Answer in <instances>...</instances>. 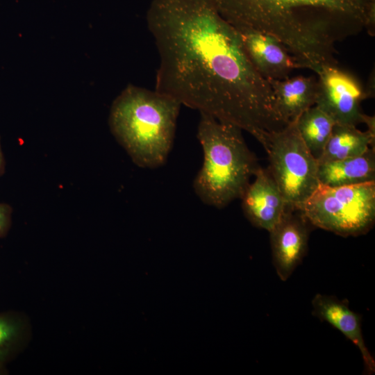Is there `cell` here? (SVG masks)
I'll return each mask as SVG.
<instances>
[{"instance_id": "d6986e66", "label": "cell", "mask_w": 375, "mask_h": 375, "mask_svg": "<svg viewBox=\"0 0 375 375\" xmlns=\"http://www.w3.org/2000/svg\"><path fill=\"white\" fill-rule=\"evenodd\" d=\"M3 372V365H0V374Z\"/></svg>"}, {"instance_id": "2e32d148", "label": "cell", "mask_w": 375, "mask_h": 375, "mask_svg": "<svg viewBox=\"0 0 375 375\" xmlns=\"http://www.w3.org/2000/svg\"><path fill=\"white\" fill-rule=\"evenodd\" d=\"M23 333L21 321L13 315H0V365L17 350Z\"/></svg>"}, {"instance_id": "5bb4252c", "label": "cell", "mask_w": 375, "mask_h": 375, "mask_svg": "<svg viewBox=\"0 0 375 375\" xmlns=\"http://www.w3.org/2000/svg\"><path fill=\"white\" fill-rule=\"evenodd\" d=\"M375 137L356 126L335 124L318 163L360 155L374 147Z\"/></svg>"}, {"instance_id": "8992f818", "label": "cell", "mask_w": 375, "mask_h": 375, "mask_svg": "<svg viewBox=\"0 0 375 375\" xmlns=\"http://www.w3.org/2000/svg\"><path fill=\"white\" fill-rule=\"evenodd\" d=\"M269 170L288 204L297 206L319 185L318 162L302 140L296 121L269 133L262 144Z\"/></svg>"}, {"instance_id": "8fae6325", "label": "cell", "mask_w": 375, "mask_h": 375, "mask_svg": "<svg viewBox=\"0 0 375 375\" xmlns=\"http://www.w3.org/2000/svg\"><path fill=\"white\" fill-rule=\"evenodd\" d=\"M312 315L340 331L357 346L367 372H375V361L364 341L360 316L352 310L347 301L321 294L312 300Z\"/></svg>"}, {"instance_id": "6da1fadb", "label": "cell", "mask_w": 375, "mask_h": 375, "mask_svg": "<svg viewBox=\"0 0 375 375\" xmlns=\"http://www.w3.org/2000/svg\"><path fill=\"white\" fill-rule=\"evenodd\" d=\"M147 23L159 55L155 90L240 127L261 144L286 126L269 83L214 0H151Z\"/></svg>"}, {"instance_id": "5b68a950", "label": "cell", "mask_w": 375, "mask_h": 375, "mask_svg": "<svg viewBox=\"0 0 375 375\" xmlns=\"http://www.w3.org/2000/svg\"><path fill=\"white\" fill-rule=\"evenodd\" d=\"M295 207L315 227L342 237L363 235L375 222V181L336 187L319 183Z\"/></svg>"}, {"instance_id": "e0dca14e", "label": "cell", "mask_w": 375, "mask_h": 375, "mask_svg": "<svg viewBox=\"0 0 375 375\" xmlns=\"http://www.w3.org/2000/svg\"><path fill=\"white\" fill-rule=\"evenodd\" d=\"M12 211L10 205L0 203V238L4 237L10 228Z\"/></svg>"}, {"instance_id": "7a4b0ae2", "label": "cell", "mask_w": 375, "mask_h": 375, "mask_svg": "<svg viewBox=\"0 0 375 375\" xmlns=\"http://www.w3.org/2000/svg\"><path fill=\"white\" fill-rule=\"evenodd\" d=\"M234 27L281 42L298 68L317 74L336 65L335 44L367 30L375 34V0H214Z\"/></svg>"}, {"instance_id": "7c38bea8", "label": "cell", "mask_w": 375, "mask_h": 375, "mask_svg": "<svg viewBox=\"0 0 375 375\" xmlns=\"http://www.w3.org/2000/svg\"><path fill=\"white\" fill-rule=\"evenodd\" d=\"M268 82L276 111L286 125L297 121L304 111L315 105L318 86L315 76H297Z\"/></svg>"}, {"instance_id": "52a82bcc", "label": "cell", "mask_w": 375, "mask_h": 375, "mask_svg": "<svg viewBox=\"0 0 375 375\" xmlns=\"http://www.w3.org/2000/svg\"><path fill=\"white\" fill-rule=\"evenodd\" d=\"M317 74L315 105L335 124L356 126L363 123L361 103L367 97L359 80L338 64L324 66Z\"/></svg>"}, {"instance_id": "277c9868", "label": "cell", "mask_w": 375, "mask_h": 375, "mask_svg": "<svg viewBox=\"0 0 375 375\" xmlns=\"http://www.w3.org/2000/svg\"><path fill=\"white\" fill-rule=\"evenodd\" d=\"M242 131L233 124L200 113L197 136L203 159L192 186L204 204L221 209L240 199L260 166Z\"/></svg>"}, {"instance_id": "3957f363", "label": "cell", "mask_w": 375, "mask_h": 375, "mask_svg": "<svg viewBox=\"0 0 375 375\" xmlns=\"http://www.w3.org/2000/svg\"><path fill=\"white\" fill-rule=\"evenodd\" d=\"M181 106L156 90L128 85L112 103L109 127L137 166L156 169L172 151Z\"/></svg>"}, {"instance_id": "30bf717a", "label": "cell", "mask_w": 375, "mask_h": 375, "mask_svg": "<svg viewBox=\"0 0 375 375\" xmlns=\"http://www.w3.org/2000/svg\"><path fill=\"white\" fill-rule=\"evenodd\" d=\"M235 28L249 60L265 79H284L298 68L294 58L275 38L249 28Z\"/></svg>"}, {"instance_id": "ba28073f", "label": "cell", "mask_w": 375, "mask_h": 375, "mask_svg": "<svg viewBox=\"0 0 375 375\" xmlns=\"http://www.w3.org/2000/svg\"><path fill=\"white\" fill-rule=\"evenodd\" d=\"M308 224L294 206L288 204L281 219L269 232L273 265L283 281L290 278L306 254Z\"/></svg>"}, {"instance_id": "ac0fdd59", "label": "cell", "mask_w": 375, "mask_h": 375, "mask_svg": "<svg viewBox=\"0 0 375 375\" xmlns=\"http://www.w3.org/2000/svg\"><path fill=\"white\" fill-rule=\"evenodd\" d=\"M5 170V160L4 156L2 152L1 145V137H0V176H1Z\"/></svg>"}, {"instance_id": "4fadbf2b", "label": "cell", "mask_w": 375, "mask_h": 375, "mask_svg": "<svg viewBox=\"0 0 375 375\" xmlns=\"http://www.w3.org/2000/svg\"><path fill=\"white\" fill-rule=\"evenodd\" d=\"M317 177L320 184L342 186L375 181V150L342 160L318 163Z\"/></svg>"}, {"instance_id": "9a60e30c", "label": "cell", "mask_w": 375, "mask_h": 375, "mask_svg": "<svg viewBox=\"0 0 375 375\" xmlns=\"http://www.w3.org/2000/svg\"><path fill=\"white\" fill-rule=\"evenodd\" d=\"M335 124L316 105L304 111L296 121L302 140L317 160L323 153Z\"/></svg>"}, {"instance_id": "9c48e42d", "label": "cell", "mask_w": 375, "mask_h": 375, "mask_svg": "<svg viewBox=\"0 0 375 375\" xmlns=\"http://www.w3.org/2000/svg\"><path fill=\"white\" fill-rule=\"evenodd\" d=\"M240 199L244 216L257 228L269 232L283 217L288 203L268 168L258 167Z\"/></svg>"}]
</instances>
